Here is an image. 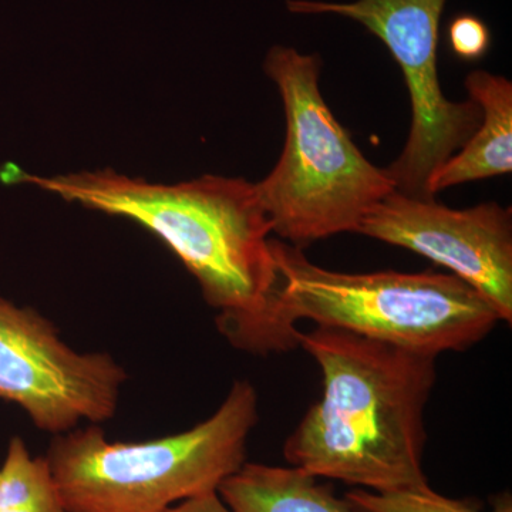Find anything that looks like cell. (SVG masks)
I'll return each mask as SVG.
<instances>
[{"label": "cell", "mask_w": 512, "mask_h": 512, "mask_svg": "<svg viewBox=\"0 0 512 512\" xmlns=\"http://www.w3.org/2000/svg\"><path fill=\"white\" fill-rule=\"evenodd\" d=\"M322 60L293 47L274 46L264 69L284 101L282 156L255 183L272 232L303 248L333 235L356 232L394 184L370 163L333 116L319 90Z\"/></svg>", "instance_id": "cell-5"}, {"label": "cell", "mask_w": 512, "mask_h": 512, "mask_svg": "<svg viewBox=\"0 0 512 512\" xmlns=\"http://www.w3.org/2000/svg\"><path fill=\"white\" fill-rule=\"evenodd\" d=\"M466 87L470 99L483 111V120L463 148L431 175L427 183L431 198L454 185L512 171V83L476 70L468 74Z\"/></svg>", "instance_id": "cell-9"}, {"label": "cell", "mask_w": 512, "mask_h": 512, "mask_svg": "<svg viewBox=\"0 0 512 512\" xmlns=\"http://www.w3.org/2000/svg\"><path fill=\"white\" fill-rule=\"evenodd\" d=\"M218 494L234 512H357L298 467L245 463Z\"/></svg>", "instance_id": "cell-10"}, {"label": "cell", "mask_w": 512, "mask_h": 512, "mask_svg": "<svg viewBox=\"0 0 512 512\" xmlns=\"http://www.w3.org/2000/svg\"><path fill=\"white\" fill-rule=\"evenodd\" d=\"M0 178L137 222L197 279L205 301L217 311L218 330L234 348L261 356L292 350L276 319L282 281L271 220L254 183L204 175L156 184L109 168L43 177L13 164Z\"/></svg>", "instance_id": "cell-1"}, {"label": "cell", "mask_w": 512, "mask_h": 512, "mask_svg": "<svg viewBox=\"0 0 512 512\" xmlns=\"http://www.w3.org/2000/svg\"><path fill=\"white\" fill-rule=\"evenodd\" d=\"M258 420L254 384L237 380L215 413L190 430L123 443L90 424L53 436L45 457L67 512H165L218 493L247 463Z\"/></svg>", "instance_id": "cell-3"}, {"label": "cell", "mask_w": 512, "mask_h": 512, "mask_svg": "<svg viewBox=\"0 0 512 512\" xmlns=\"http://www.w3.org/2000/svg\"><path fill=\"white\" fill-rule=\"evenodd\" d=\"M447 40L454 55L471 62L487 55L491 32L483 19L463 13L448 23Z\"/></svg>", "instance_id": "cell-13"}, {"label": "cell", "mask_w": 512, "mask_h": 512, "mask_svg": "<svg viewBox=\"0 0 512 512\" xmlns=\"http://www.w3.org/2000/svg\"><path fill=\"white\" fill-rule=\"evenodd\" d=\"M281 275L276 319L298 345L299 320L437 357L464 352L501 322L466 282L440 272L346 274L313 264L302 248L272 241Z\"/></svg>", "instance_id": "cell-4"}, {"label": "cell", "mask_w": 512, "mask_h": 512, "mask_svg": "<svg viewBox=\"0 0 512 512\" xmlns=\"http://www.w3.org/2000/svg\"><path fill=\"white\" fill-rule=\"evenodd\" d=\"M60 501L46 457H33L20 437H12L0 467V512H18Z\"/></svg>", "instance_id": "cell-11"}, {"label": "cell", "mask_w": 512, "mask_h": 512, "mask_svg": "<svg viewBox=\"0 0 512 512\" xmlns=\"http://www.w3.org/2000/svg\"><path fill=\"white\" fill-rule=\"evenodd\" d=\"M165 512H234L218 493H208L174 505Z\"/></svg>", "instance_id": "cell-14"}, {"label": "cell", "mask_w": 512, "mask_h": 512, "mask_svg": "<svg viewBox=\"0 0 512 512\" xmlns=\"http://www.w3.org/2000/svg\"><path fill=\"white\" fill-rule=\"evenodd\" d=\"M322 372V396L285 441L289 466L375 493L429 485L424 410L437 357L316 326L298 333Z\"/></svg>", "instance_id": "cell-2"}, {"label": "cell", "mask_w": 512, "mask_h": 512, "mask_svg": "<svg viewBox=\"0 0 512 512\" xmlns=\"http://www.w3.org/2000/svg\"><path fill=\"white\" fill-rule=\"evenodd\" d=\"M355 234L409 249L476 289L512 322V215L498 202L453 210L436 198L390 192L363 218Z\"/></svg>", "instance_id": "cell-8"}, {"label": "cell", "mask_w": 512, "mask_h": 512, "mask_svg": "<svg viewBox=\"0 0 512 512\" xmlns=\"http://www.w3.org/2000/svg\"><path fill=\"white\" fill-rule=\"evenodd\" d=\"M345 500L357 512H481L471 501L444 497L430 485L390 493L356 488L346 493Z\"/></svg>", "instance_id": "cell-12"}, {"label": "cell", "mask_w": 512, "mask_h": 512, "mask_svg": "<svg viewBox=\"0 0 512 512\" xmlns=\"http://www.w3.org/2000/svg\"><path fill=\"white\" fill-rule=\"evenodd\" d=\"M446 2L286 0L291 13H328L355 20L382 40L392 53L412 100V128L402 154L384 168V173L396 191L421 200H433L427 192L431 175L463 148L483 120V111L473 100L457 103L441 92L437 49Z\"/></svg>", "instance_id": "cell-6"}, {"label": "cell", "mask_w": 512, "mask_h": 512, "mask_svg": "<svg viewBox=\"0 0 512 512\" xmlns=\"http://www.w3.org/2000/svg\"><path fill=\"white\" fill-rule=\"evenodd\" d=\"M491 512H512V497L510 491L494 495L491 498Z\"/></svg>", "instance_id": "cell-15"}, {"label": "cell", "mask_w": 512, "mask_h": 512, "mask_svg": "<svg viewBox=\"0 0 512 512\" xmlns=\"http://www.w3.org/2000/svg\"><path fill=\"white\" fill-rule=\"evenodd\" d=\"M19 512H67L64 510L62 501H53V503H47L42 505H36V507L28 508Z\"/></svg>", "instance_id": "cell-16"}, {"label": "cell", "mask_w": 512, "mask_h": 512, "mask_svg": "<svg viewBox=\"0 0 512 512\" xmlns=\"http://www.w3.org/2000/svg\"><path fill=\"white\" fill-rule=\"evenodd\" d=\"M128 375L106 352H77L45 316L0 296V400L57 436L113 419Z\"/></svg>", "instance_id": "cell-7"}]
</instances>
